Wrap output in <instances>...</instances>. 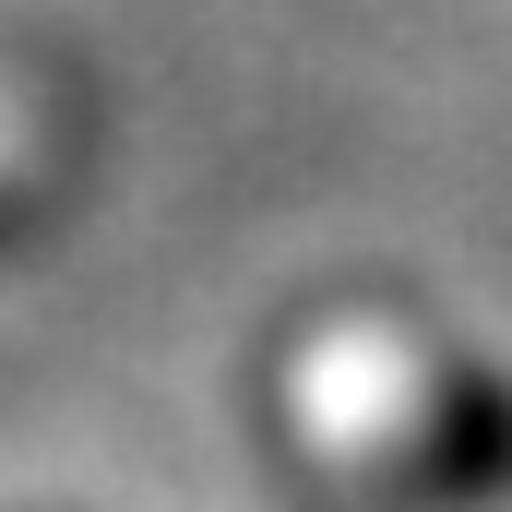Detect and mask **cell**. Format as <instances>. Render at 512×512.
Listing matches in <instances>:
<instances>
[{
    "mask_svg": "<svg viewBox=\"0 0 512 512\" xmlns=\"http://www.w3.org/2000/svg\"><path fill=\"white\" fill-rule=\"evenodd\" d=\"M274 417L322 489L370 512L489 501L512 477V393L429 322H310V346L274 382Z\"/></svg>",
    "mask_w": 512,
    "mask_h": 512,
    "instance_id": "obj_1",
    "label": "cell"
}]
</instances>
